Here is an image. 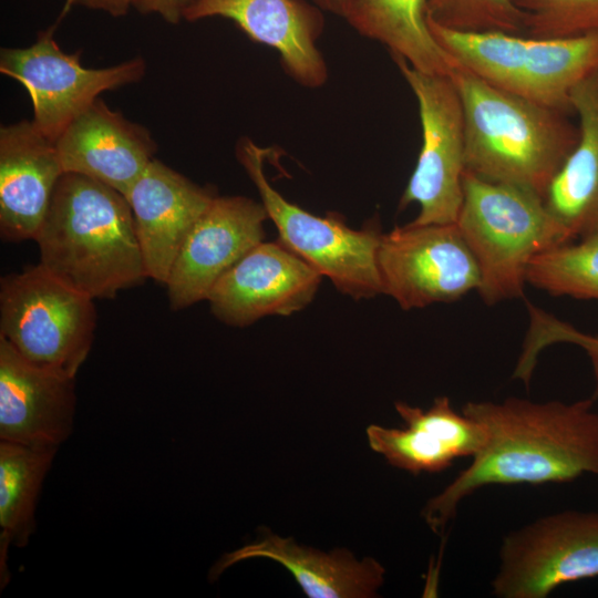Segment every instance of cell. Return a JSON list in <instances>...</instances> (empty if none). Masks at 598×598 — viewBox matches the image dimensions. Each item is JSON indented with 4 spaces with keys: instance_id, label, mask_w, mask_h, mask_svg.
<instances>
[{
    "instance_id": "14",
    "label": "cell",
    "mask_w": 598,
    "mask_h": 598,
    "mask_svg": "<svg viewBox=\"0 0 598 598\" xmlns=\"http://www.w3.org/2000/svg\"><path fill=\"white\" fill-rule=\"evenodd\" d=\"M322 11L306 0H199L185 12L184 20H230L251 41L274 49L296 83L317 89L328 80V66L318 47L324 29Z\"/></svg>"
},
{
    "instance_id": "13",
    "label": "cell",
    "mask_w": 598,
    "mask_h": 598,
    "mask_svg": "<svg viewBox=\"0 0 598 598\" xmlns=\"http://www.w3.org/2000/svg\"><path fill=\"white\" fill-rule=\"evenodd\" d=\"M269 219L261 202L215 196L192 227L166 282L174 310L207 298L215 282L256 245Z\"/></svg>"
},
{
    "instance_id": "2",
    "label": "cell",
    "mask_w": 598,
    "mask_h": 598,
    "mask_svg": "<svg viewBox=\"0 0 598 598\" xmlns=\"http://www.w3.org/2000/svg\"><path fill=\"white\" fill-rule=\"evenodd\" d=\"M34 239L40 265L93 299H112L147 278L127 199L84 175L61 176Z\"/></svg>"
},
{
    "instance_id": "19",
    "label": "cell",
    "mask_w": 598,
    "mask_h": 598,
    "mask_svg": "<svg viewBox=\"0 0 598 598\" xmlns=\"http://www.w3.org/2000/svg\"><path fill=\"white\" fill-rule=\"evenodd\" d=\"M64 174L55 143L28 120L0 128V230L34 239Z\"/></svg>"
},
{
    "instance_id": "9",
    "label": "cell",
    "mask_w": 598,
    "mask_h": 598,
    "mask_svg": "<svg viewBox=\"0 0 598 598\" xmlns=\"http://www.w3.org/2000/svg\"><path fill=\"white\" fill-rule=\"evenodd\" d=\"M598 577V511L567 509L506 534L491 582L498 598H546L558 587Z\"/></svg>"
},
{
    "instance_id": "21",
    "label": "cell",
    "mask_w": 598,
    "mask_h": 598,
    "mask_svg": "<svg viewBox=\"0 0 598 598\" xmlns=\"http://www.w3.org/2000/svg\"><path fill=\"white\" fill-rule=\"evenodd\" d=\"M577 142L550 181L544 203L569 241L598 230V70L570 94Z\"/></svg>"
},
{
    "instance_id": "6",
    "label": "cell",
    "mask_w": 598,
    "mask_h": 598,
    "mask_svg": "<svg viewBox=\"0 0 598 598\" xmlns=\"http://www.w3.org/2000/svg\"><path fill=\"white\" fill-rule=\"evenodd\" d=\"M236 155L277 228L279 241L326 276L340 292L357 300L383 293L377 261L383 233L378 219L353 229L336 213L313 215L286 199L270 184L265 173L266 148L243 137Z\"/></svg>"
},
{
    "instance_id": "18",
    "label": "cell",
    "mask_w": 598,
    "mask_h": 598,
    "mask_svg": "<svg viewBox=\"0 0 598 598\" xmlns=\"http://www.w3.org/2000/svg\"><path fill=\"white\" fill-rule=\"evenodd\" d=\"M394 406L405 427L369 425V445L392 466L414 475L443 472L456 458H472L486 441L482 424L456 411L448 396L435 398L426 410L402 401Z\"/></svg>"
},
{
    "instance_id": "28",
    "label": "cell",
    "mask_w": 598,
    "mask_h": 598,
    "mask_svg": "<svg viewBox=\"0 0 598 598\" xmlns=\"http://www.w3.org/2000/svg\"><path fill=\"white\" fill-rule=\"evenodd\" d=\"M199 0H132V6L143 14H157L168 23L184 20L185 12Z\"/></svg>"
},
{
    "instance_id": "22",
    "label": "cell",
    "mask_w": 598,
    "mask_h": 598,
    "mask_svg": "<svg viewBox=\"0 0 598 598\" xmlns=\"http://www.w3.org/2000/svg\"><path fill=\"white\" fill-rule=\"evenodd\" d=\"M429 0H353L344 20L388 48L392 58L430 74L450 76L452 62L429 25Z\"/></svg>"
},
{
    "instance_id": "11",
    "label": "cell",
    "mask_w": 598,
    "mask_h": 598,
    "mask_svg": "<svg viewBox=\"0 0 598 598\" xmlns=\"http://www.w3.org/2000/svg\"><path fill=\"white\" fill-rule=\"evenodd\" d=\"M377 261L383 293L404 310L453 302L481 285L456 223L394 227L382 234Z\"/></svg>"
},
{
    "instance_id": "4",
    "label": "cell",
    "mask_w": 598,
    "mask_h": 598,
    "mask_svg": "<svg viewBox=\"0 0 598 598\" xmlns=\"http://www.w3.org/2000/svg\"><path fill=\"white\" fill-rule=\"evenodd\" d=\"M455 223L480 269L477 292L489 306L523 297L534 258L570 243L540 195L466 171Z\"/></svg>"
},
{
    "instance_id": "25",
    "label": "cell",
    "mask_w": 598,
    "mask_h": 598,
    "mask_svg": "<svg viewBox=\"0 0 598 598\" xmlns=\"http://www.w3.org/2000/svg\"><path fill=\"white\" fill-rule=\"evenodd\" d=\"M528 328L513 378L529 384L540 352L556 343L579 347L587 354L595 379L591 398L598 399V333L584 332L554 315L527 302Z\"/></svg>"
},
{
    "instance_id": "10",
    "label": "cell",
    "mask_w": 598,
    "mask_h": 598,
    "mask_svg": "<svg viewBox=\"0 0 598 598\" xmlns=\"http://www.w3.org/2000/svg\"><path fill=\"white\" fill-rule=\"evenodd\" d=\"M0 72L27 90L32 122L55 142L103 92L141 81L146 63L136 56L113 66L86 68L79 53L69 54L60 48L50 29L27 48H2Z\"/></svg>"
},
{
    "instance_id": "7",
    "label": "cell",
    "mask_w": 598,
    "mask_h": 598,
    "mask_svg": "<svg viewBox=\"0 0 598 598\" xmlns=\"http://www.w3.org/2000/svg\"><path fill=\"white\" fill-rule=\"evenodd\" d=\"M93 300L40 264L9 275L0 287V337L28 361L75 378L94 339Z\"/></svg>"
},
{
    "instance_id": "15",
    "label": "cell",
    "mask_w": 598,
    "mask_h": 598,
    "mask_svg": "<svg viewBox=\"0 0 598 598\" xmlns=\"http://www.w3.org/2000/svg\"><path fill=\"white\" fill-rule=\"evenodd\" d=\"M75 378L39 367L0 337V439L58 448L71 434Z\"/></svg>"
},
{
    "instance_id": "5",
    "label": "cell",
    "mask_w": 598,
    "mask_h": 598,
    "mask_svg": "<svg viewBox=\"0 0 598 598\" xmlns=\"http://www.w3.org/2000/svg\"><path fill=\"white\" fill-rule=\"evenodd\" d=\"M429 25L450 59L487 83L537 104L571 112L576 85L598 70V32L556 39Z\"/></svg>"
},
{
    "instance_id": "27",
    "label": "cell",
    "mask_w": 598,
    "mask_h": 598,
    "mask_svg": "<svg viewBox=\"0 0 598 598\" xmlns=\"http://www.w3.org/2000/svg\"><path fill=\"white\" fill-rule=\"evenodd\" d=\"M427 14L457 31L525 33L524 17L512 0H429Z\"/></svg>"
},
{
    "instance_id": "24",
    "label": "cell",
    "mask_w": 598,
    "mask_h": 598,
    "mask_svg": "<svg viewBox=\"0 0 598 598\" xmlns=\"http://www.w3.org/2000/svg\"><path fill=\"white\" fill-rule=\"evenodd\" d=\"M527 283L555 297L598 301V230L539 254Z\"/></svg>"
},
{
    "instance_id": "1",
    "label": "cell",
    "mask_w": 598,
    "mask_h": 598,
    "mask_svg": "<svg viewBox=\"0 0 598 598\" xmlns=\"http://www.w3.org/2000/svg\"><path fill=\"white\" fill-rule=\"evenodd\" d=\"M590 396L570 403L509 396L466 402L462 412L486 432L468 466L422 511L433 532H443L458 505L491 485L567 483L598 476V412Z\"/></svg>"
},
{
    "instance_id": "23",
    "label": "cell",
    "mask_w": 598,
    "mask_h": 598,
    "mask_svg": "<svg viewBox=\"0 0 598 598\" xmlns=\"http://www.w3.org/2000/svg\"><path fill=\"white\" fill-rule=\"evenodd\" d=\"M58 448L0 442V585L10 578L8 551L24 547L34 530V512Z\"/></svg>"
},
{
    "instance_id": "12",
    "label": "cell",
    "mask_w": 598,
    "mask_h": 598,
    "mask_svg": "<svg viewBox=\"0 0 598 598\" xmlns=\"http://www.w3.org/2000/svg\"><path fill=\"white\" fill-rule=\"evenodd\" d=\"M321 274L281 241H261L230 267L206 300L217 319L246 327L267 316H290L316 296Z\"/></svg>"
},
{
    "instance_id": "20",
    "label": "cell",
    "mask_w": 598,
    "mask_h": 598,
    "mask_svg": "<svg viewBox=\"0 0 598 598\" xmlns=\"http://www.w3.org/2000/svg\"><path fill=\"white\" fill-rule=\"evenodd\" d=\"M258 557L282 565L310 598L375 597L385 573L374 558L358 560L346 548L324 553L297 545L292 538L265 533L258 542L225 554L214 565L209 577L215 579L234 564Z\"/></svg>"
},
{
    "instance_id": "26",
    "label": "cell",
    "mask_w": 598,
    "mask_h": 598,
    "mask_svg": "<svg viewBox=\"0 0 598 598\" xmlns=\"http://www.w3.org/2000/svg\"><path fill=\"white\" fill-rule=\"evenodd\" d=\"M524 17L525 34L570 38L598 32V0H512Z\"/></svg>"
},
{
    "instance_id": "8",
    "label": "cell",
    "mask_w": 598,
    "mask_h": 598,
    "mask_svg": "<svg viewBox=\"0 0 598 598\" xmlns=\"http://www.w3.org/2000/svg\"><path fill=\"white\" fill-rule=\"evenodd\" d=\"M419 106L422 145L399 209L419 206L416 225L455 223L463 202L465 122L451 76L421 72L393 58Z\"/></svg>"
},
{
    "instance_id": "16",
    "label": "cell",
    "mask_w": 598,
    "mask_h": 598,
    "mask_svg": "<svg viewBox=\"0 0 598 598\" xmlns=\"http://www.w3.org/2000/svg\"><path fill=\"white\" fill-rule=\"evenodd\" d=\"M215 193L154 158L125 194L148 278L166 285L178 251Z\"/></svg>"
},
{
    "instance_id": "17",
    "label": "cell",
    "mask_w": 598,
    "mask_h": 598,
    "mask_svg": "<svg viewBox=\"0 0 598 598\" xmlns=\"http://www.w3.org/2000/svg\"><path fill=\"white\" fill-rule=\"evenodd\" d=\"M54 143L64 173L84 175L124 196L157 150L147 128L111 110L100 97Z\"/></svg>"
},
{
    "instance_id": "3",
    "label": "cell",
    "mask_w": 598,
    "mask_h": 598,
    "mask_svg": "<svg viewBox=\"0 0 598 598\" xmlns=\"http://www.w3.org/2000/svg\"><path fill=\"white\" fill-rule=\"evenodd\" d=\"M452 61V60H451ZM465 122V171L542 197L573 151L567 113L501 90L452 61Z\"/></svg>"
},
{
    "instance_id": "29",
    "label": "cell",
    "mask_w": 598,
    "mask_h": 598,
    "mask_svg": "<svg viewBox=\"0 0 598 598\" xmlns=\"http://www.w3.org/2000/svg\"><path fill=\"white\" fill-rule=\"evenodd\" d=\"M74 6L103 11L112 17L125 16L133 7L132 0H66L63 13Z\"/></svg>"
},
{
    "instance_id": "30",
    "label": "cell",
    "mask_w": 598,
    "mask_h": 598,
    "mask_svg": "<svg viewBox=\"0 0 598 598\" xmlns=\"http://www.w3.org/2000/svg\"><path fill=\"white\" fill-rule=\"evenodd\" d=\"M353 0H312L321 10L346 18Z\"/></svg>"
}]
</instances>
